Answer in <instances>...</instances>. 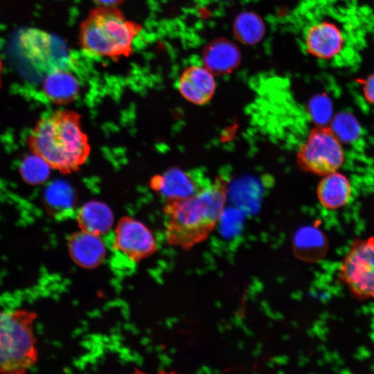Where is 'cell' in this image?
<instances>
[{"label": "cell", "instance_id": "6da1fadb", "mask_svg": "<svg viewBox=\"0 0 374 374\" xmlns=\"http://www.w3.org/2000/svg\"><path fill=\"white\" fill-rule=\"evenodd\" d=\"M227 188V180L217 177L194 195L166 199L163 213L168 244L189 250L205 241L224 213Z\"/></svg>", "mask_w": 374, "mask_h": 374}, {"label": "cell", "instance_id": "7a4b0ae2", "mask_svg": "<svg viewBox=\"0 0 374 374\" xmlns=\"http://www.w3.org/2000/svg\"><path fill=\"white\" fill-rule=\"evenodd\" d=\"M80 120V114L71 110H57L43 116L27 136L29 150L63 174L77 171L91 151Z\"/></svg>", "mask_w": 374, "mask_h": 374}, {"label": "cell", "instance_id": "3957f363", "mask_svg": "<svg viewBox=\"0 0 374 374\" xmlns=\"http://www.w3.org/2000/svg\"><path fill=\"white\" fill-rule=\"evenodd\" d=\"M141 30V24L116 7L98 6L81 23L79 44L89 54L118 60L132 54L133 42Z\"/></svg>", "mask_w": 374, "mask_h": 374}, {"label": "cell", "instance_id": "277c9868", "mask_svg": "<svg viewBox=\"0 0 374 374\" xmlns=\"http://www.w3.org/2000/svg\"><path fill=\"white\" fill-rule=\"evenodd\" d=\"M37 314L26 308H0V373L22 374L37 362Z\"/></svg>", "mask_w": 374, "mask_h": 374}, {"label": "cell", "instance_id": "5b68a950", "mask_svg": "<svg viewBox=\"0 0 374 374\" xmlns=\"http://www.w3.org/2000/svg\"><path fill=\"white\" fill-rule=\"evenodd\" d=\"M344 161L341 141L326 126L312 128L296 153V163L301 170L322 177L337 171Z\"/></svg>", "mask_w": 374, "mask_h": 374}, {"label": "cell", "instance_id": "8992f818", "mask_svg": "<svg viewBox=\"0 0 374 374\" xmlns=\"http://www.w3.org/2000/svg\"><path fill=\"white\" fill-rule=\"evenodd\" d=\"M338 276L356 299H374V237L353 242L341 262Z\"/></svg>", "mask_w": 374, "mask_h": 374}, {"label": "cell", "instance_id": "52a82bcc", "mask_svg": "<svg viewBox=\"0 0 374 374\" xmlns=\"http://www.w3.org/2000/svg\"><path fill=\"white\" fill-rule=\"evenodd\" d=\"M18 48L35 68L48 73L57 69H67L72 64L64 43L59 38L36 28L20 32Z\"/></svg>", "mask_w": 374, "mask_h": 374}, {"label": "cell", "instance_id": "ba28073f", "mask_svg": "<svg viewBox=\"0 0 374 374\" xmlns=\"http://www.w3.org/2000/svg\"><path fill=\"white\" fill-rule=\"evenodd\" d=\"M112 248L127 260L138 262L155 253L158 246L152 231L143 222L125 216L114 229Z\"/></svg>", "mask_w": 374, "mask_h": 374}, {"label": "cell", "instance_id": "9c48e42d", "mask_svg": "<svg viewBox=\"0 0 374 374\" xmlns=\"http://www.w3.org/2000/svg\"><path fill=\"white\" fill-rule=\"evenodd\" d=\"M344 43L341 29L330 21L317 23L306 32L307 51L319 59L328 60L336 57L342 51Z\"/></svg>", "mask_w": 374, "mask_h": 374}, {"label": "cell", "instance_id": "30bf717a", "mask_svg": "<svg viewBox=\"0 0 374 374\" xmlns=\"http://www.w3.org/2000/svg\"><path fill=\"white\" fill-rule=\"evenodd\" d=\"M213 73L205 66H191L186 68L178 82V89L189 102L202 105L208 103L215 91Z\"/></svg>", "mask_w": 374, "mask_h": 374}, {"label": "cell", "instance_id": "8fae6325", "mask_svg": "<svg viewBox=\"0 0 374 374\" xmlns=\"http://www.w3.org/2000/svg\"><path fill=\"white\" fill-rule=\"evenodd\" d=\"M68 251L74 263L87 269L96 268L102 264L107 253L105 244L100 236L83 231L70 235Z\"/></svg>", "mask_w": 374, "mask_h": 374}, {"label": "cell", "instance_id": "7c38bea8", "mask_svg": "<svg viewBox=\"0 0 374 374\" xmlns=\"http://www.w3.org/2000/svg\"><path fill=\"white\" fill-rule=\"evenodd\" d=\"M151 188L170 199H182L197 193L207 184L202 185L194 175L179 168H172L150 180Z\"/></svg>", "mask_w": 374, "mask_h": 374}, {"label": "cell", "instance_id": "4fadbf2b", "mask_svg": "<svg viewBox=\"0 0 374 374\" xmlns=\"http://www.w3.org/2000/svg\"><path fill=\"white\" fill-rule=\"evenodd\" d=\"M204 66L212 73L224 75L232 72L240 63L241 55L238 47L225 39H217L204 49Z\"/></svg>", "mask_w": 374, "mask_h": 374}, {"label": "cell", "instance_id": "5bb4252c", "mask_svg": "<svg viewBox=\"0 0 374 374\" xmlns=\"http://www.w3.org/2000/svg\"><path fill=\"white\" fill-rule=\"evenodd\" d=\"M43 91L51 103L66 105L78 98L80 84L76 77L67 69H57L47 73Z\"/></svg>", "mask_w": 374, "mask_h": 374}, {"label": "cell", "instance_id": "9a60e30c", "mask_svg": "<svg viewBox=\"0 0 374 374\" xmlns=\"http://www.w3.org/2000/svg\"><path fill=\"white\" fill-rule=\"evenodd\" d=\"M350 194L351 186L348 179L337 171L323 176L317 188L320 204L331 210L345 206Z\"/></svg>", "mask_w": 374, "mask_h": 374}, {"label": "cell", "instance_id": "2e32d148", "mask_svg": "<svg viewBox=\"0 0 374 374\" xmlns=\"http://www.w3.org/2000/svg\"><path fill=\"white\" fill-rule=\"evenodd\" d=\"M77 222L81 231L102 236L107 233L114 224V215L103 202L91 201L78 211Z\"/></svg>", "mask_w": 374, "mask_h": 374}, {"label": "cell", "instance_id": "e0dca14e", "mask_svg": "<svg viewBox=\"0 0 374 374\" xmlns=\"http://www.w3.org/2000/svg\"><path fill=\"white\" fill-rule=\"evenodd\" d=\"M46 197L49 212L55 217L64 219L74 213L75 195L68 184L64 181L55 182L48 188Z\"/></svg>", "mask_w": 374, "mask_h": 374}, {"label": "cell", "instance_id": "ac0fdd59", "mask_svg": "<svg viewBox=\"0 0 374 374\" xmlns=\"http://www.w3.org/2000/svg\"><path fill=\"white\" fill-rule=\"evenodd\" d=\"M235 37L240 42L252 44L260 40L265 32L264 24L256 14L244 12L240 14L233 25Z\"/></svg>", "mask_w": 374, "mask_h": 374}, {"label": "cell", "instance_id": "d6986e66", "mask_svg": "<svg viewBox=\"0 0 374 374\" xmlns=\"http://www.w3.org/2000/svg\"><path fill=\"white\" fill-rule=\"evenodd\" d=\"M19 170L26 182L37 185L47 180L51 167L42 158L33 154L21 162Z\"/></svg>", "mask_w": 374, "mask_h": 374}, {"label": "cell", "instance_id": "ffe728a7", "mask_svg": "<svg viewBox=\"0 0 374 374\" xmlns=\"http://www.w3.org/2000/svg\"><path fill=\"white\" fill-rule=\"evenodd\" d=\"M332 130L340 141L350 142L359 136L360 126L351 114L343 113L334 120Z\"/></svg>", "mask_w": 374, "mask_h": 374}, {"label": "cell", "instance_id": "44dd1931", "mask_svg": "<svg viewBox=\"0 0 374 374\" xmlns=\"http://www.w3.org/2000/svg\"><path fill=\"white\" fill-rule=\"evenodd\" d=\"M364 96L369 103L374 105V73L359 80Z\"/></svg>", "mask_w": 374, "mask_h": 374}, {"label": "cell", "instance_id": "7402d4cb", "mask_svg": "<svg viewBox=\"0 0 374 374\" xmlns=\"http://www.w3.org/2000/svg\"><path fill=\"white\" fill-rule=\"evenodd\" d=\"M125 0H93L98 6L116 7L122 3Z\"/></svg>", "mask_w": 374, "mask_h": 374}, {"label": "cell", "instance_id": "603a6c76", "mask_svg": "<svg viewBox=\"0 0 374 374\" xmlns=\"http://www.w3.org/2000/svg\"><path fill=\"white\" fill-rule=\"evenodd\" d=\"M1 58H0V87H1Z\"/></svg>", "mask_w": 374, "mask_h": 374}]
</instances>
